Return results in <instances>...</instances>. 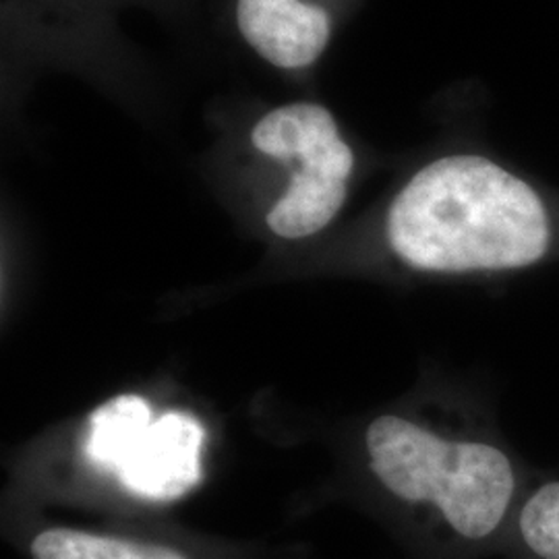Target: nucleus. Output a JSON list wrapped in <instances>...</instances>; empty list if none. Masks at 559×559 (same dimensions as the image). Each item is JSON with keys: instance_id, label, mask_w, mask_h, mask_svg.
Returning <instances> with one entry per match:
<instances>
[{"instance_id": "obj_1", "label": "nucleus", "mask_w": 559, "mask_h": 559, "mask_svg": "<svg viewBox=\"0 0 559 559\" xmlns=\"http://www.w3.org/2000/svg\"><path fill=\"white\" fill-rule=\"evenodd\" d=\"M385 242L420 274H512L558 253L559 221L533 182L485 156L454 154L406 180L390 203Z\"/></svg>"}, {"instance_id": "obj_3", "label": "nucleus", "mask_w": 559, "mask_h": 559, "mask_svg": "<svg viewBox=\"0 0 559 559\" xmlns=\"http://www.w3.org/2000/svg\"><path fill=\"white\" fill-rule=\"evenodd\" d=\"M251 143L263 156L297 166L288 189L265 218L274 235L307 239L338 216L355 154L325 106L316 102L278 106L253 127Z\"/></svg>"}, {"instance_id": "obj_4", "label": "nucleus", "mask_w": 559, "mask_h": 559, "mask_svg": "<svg viewBox=\"0 0 559 559\" xmlns=\"http://www.w3.org/2000/svg\"><path fill=\"white\" fill-rule=\"evenodd\" d=\"M200 420L185 413L152 419V408L135 394L104 402L90 417L85 454L122 489L152 501L177 500L201 480Z\"/></svg>"}, {"instance_id": "obj_5", "label": "nucleus", "mask_w": 559, "mask_h": 559, "mask_svg": "<svg viewBox=\"0 0 559 559\" xmlns=\"http://www.w3.org/2000/svg\"><path fill=\"white\" fill-rule=\"evenodd\" d=\"M237 25L261 59L278 69L311 67L332 36L328 11L305 0H239Z\"/></svg>"}, {"instance_id": "obj_6", "label": "nucleus", "mask_w": 559, "mask_h": 559, "mask_svg": "<svg viewBox=\"0 0 559 559\" xmlns=\"http://www.w3.org/2000/svg\"><path fill=\"white\" fill-rule=\"evenodd\" d=\"M512 559H559V473L537 475L506 543Z\"/></svg>"}, {"instance_id": "obj_2", "label": "nucleus", "mask_w": 559, "mask_h": 559, "mask_svg": "<svg viewBox=\"0 0 559 559\" xmlns=\"http://www.w3.org/2000/svg\"><path fill=\"white\" fill-rule=\"evenodd\" d=\"M369 471L406 506L431 508L464 543H508L537 473L498 433L445 436L419 420L381 415L365 431Z\"/></svg>"}, {"instance_id": "obj_7", "label": "nucleus", "mask_w": 559, "mask_h": 559, "mask_svg": "<svg viewBox=\"0 0 559 559\" xmlns=\"http://www.w3.org/2000/svg\"><path fill=\"white\" fill-rule=\"evenodd\" d=\"M34 559H187L179 551L135 540L50 528L32 543Z\"/></svg>"}]
</instances>
